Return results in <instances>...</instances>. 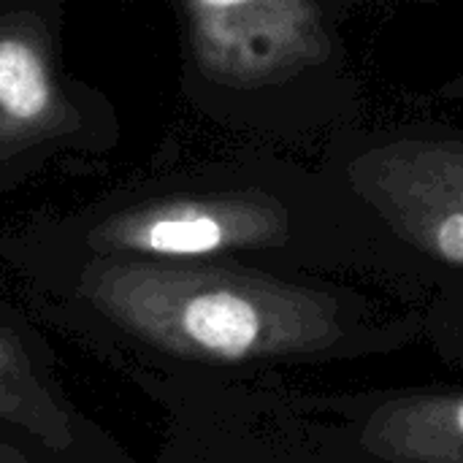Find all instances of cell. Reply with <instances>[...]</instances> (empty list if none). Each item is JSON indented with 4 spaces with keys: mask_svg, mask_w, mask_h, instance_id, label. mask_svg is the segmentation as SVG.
I'll use <instances>...</instances> for the list:
<instances>
[{
    "mask_svg": "<svg viewBox=\"0 0 463 463\" xmlns=\"http://www.w3.org/2000/svg\"><path fill=\"white\" fill-rule=\"evenodd\" d=\"M184 16L203 73L233 87L277 84L331 57L334 41L315 3H187Z\"/></svg>",
    "mask_w": 463,
    "mask_h": 463,
    "instance_id": "277c9868",
    "label": "cell"
},
{
    "mask_svg": "<svg viewBox=\"0 0 463 463\" xmlns=\"http://www.w3.org/2000/svg\"><path fill=\"white\" fill-rule=\"evenodd\" d=\"M62 109L41 27L0 22V146L38 141L62 125Z\"/></svg>",
    "mask_w": 463,
    "mask_h": 463,
    "instance_id": "5b68a950",
    "label": "cell"
},
{
    "mask_svg": "<svg viewBox=\"0 0 463 463\" xmlns=\"http://www.w3.org/2000/svg\"><path fill=\"white\" fill-rule=\"evenodd\" d=\"M0 420L22 426L49 448L68 445V420L19 336L0 323Z\"/></svg>",
    "mask_w": 463,
    "mask_h": 463,
    "instance_id": "52a82bcc",
    "label": "cell"
},
{
    "mask_svg": "<svg viewBox=\"0 0 463 463\" xmlns=\"http://www.w3.org/2000/svg\"><path fill=\"white\" fill-rule=\"evenodd\" d=\"M290 241L288 209L263 193L187 195L141 203L95 228L90 244L106 258L203 260Z\"/></svg>",
    "mask_w": 463,
    "mask_h": 463,
    "instance_id": "3957f363",
    "label": "cell"
},
{
    "mask_svg": "<svg viewBox=\"0 0 463 463\" xmlns=\"http://www.w3.org/2000/svg\"><path fill=\"white\" fill-rule=\"evenodd\" d=\"M369 439L402 463H463V393L418 396L380 410Z\"/></svg>",
    "mask_w": 463,
    "mask_h": 463,
    "instance_id": "8992f818",
    "label": "cell"
},
{
    "mask_svg": "<svg viewBox=\"0 0 463 463\" xmlns=\"http://www.w3.org/2000/svg\"><path fill=\"white\" fill-rule=\"evenodd\" d=\"M345 168L383 236L463 282V138L396 136L364 146Z\"/></svg>",
    "mask_w": 463,
    "mask_h": 463,
    "instance_id": "7a4b0ae2",
    "label": "cell"
},
{
    "mask_svg": "<svg viewBox=\"0 0 463 463\" xmlns=\"http://www.w3.org/2000/svg\"><path fill=\"white\" fill-rule=\"evenodd\" d=\"M81 293L155 347L225 364L334 350L350 331L331 296L209 263L100 258Z\"/></svg>",
    "mask_w": 463,
    "mask_h": 463,
    "instance_id": "6da1fadb",
    "label": "cell"
}]
</instances>
